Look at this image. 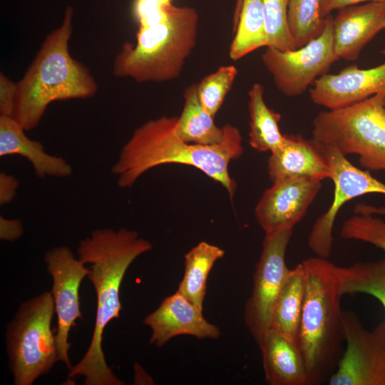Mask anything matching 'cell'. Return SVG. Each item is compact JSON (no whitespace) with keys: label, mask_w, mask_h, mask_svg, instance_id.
<instances>
[{"label":"cell","mask_w":385,"mask_h":385,"mask_svg":"<svg viewBox=\"0 0 385 385\" xmlns=\"http://www.w3.org/2000/svg\"><path fill=\"white\" fill-rule=\"evenodd\" d=\"M304 295L296 343L308 385L320 384L335 371L344 350L337 266L319 257L300 262Z\"/></svg>","instance_id":"277c9868"},{"label":"cell","mask_w":385,"mask_h":385,"mask_svg":"<svg viewBox=\"0 0 385 385\" xmlns=\"http://www.w3.org/2000/svg\"><path fill=\"white\" fill-rule=\"evenodd\" d=\"M19 182L13 175L4 172L0 173V204L5 205L15 198Z\"/></svg>","instance_id":"1f68e13d"},{"label":"cell","mask_w":385,"mask_h":385,"mask_svg":"<svg viewBox=\"0 0 385 385\" xmlns=\"http://www.w3.org/2000/svg\"><path fill=\"white\" fill-rule=\"evenodd\" d=\"M26 130L13 117L0 115V155H19L33 165L36 175L66 178L72 173V168L63 158L48 154L43 145L31 140Z\"/></svg>","instance_id":"d6986e66"},{"label":"cell","mask_w":385,"mask_h":385,"mask_svg":"<svg viewBox=\"0 0 385 385\" xmlns=\"http://www.w3.org/2000/svg\"><path fill=\"white\" fill-rule=\"evenodd\" d=\"M257 344L268 384L308 385L303 358L295 342L270 329Z\"/></svg>","instance_id":"ac0fdd59"},{"label":"cell","mask_w":385,"mask_h":385,"mask_svg":"<svg viewBox=\"0 0 385 385\" xmlns=\"http://www.w3.org/2000/svg\"><path fill=\"white\" fill-rule=\"evenodd\" d=\"M172 5V0H135L133 14L139 29L166 21Z\"/></svg>","instance_id":"f546056e"},{"label":"cell","mask_w":385,"mask_h":385,"mask_svg":"<svg viewBox=\"0 0 385 385\" xmlns=\"http://www.w3.org/2000/svg\"><path fill=\"white\" fill-rule=\"evenodd\" d=\"M384 29H385V26H384Z\"/></svg>","instance_id":"8d00e7d4"},{"label":"cell","mask_w":385,"mask_h":385,"mask_svg":"<svg viewBox=\"0 0 385 385\" xmlns=\"http://www.w3.org/2000/svg\"><path fill=\"white\" fill-rule=\"evenodd\" d=\"M237 30L229 56L237 61L261 47H267L262 0H238Z\"/></svg>","instance_id":"cb8c5ba5"},{"label":"cell","mask_w":385,"mask_h":385,"mask_svg":"<svg viewBox=\"0 0 385 385\" xmlns=\"http://www.w3.org/2000/svg\"><path fill=\"white\" fill-rule=\"evenodd\" d=\"M55 305L51 292L21 304L6 330L9 369L15 385H32L58 361L51 329Z\"/></svg>","instance_id":"52a82bcc"},{"label":"cell","mask_w":385,"mask_h":385,"mask_svg":"<svg viewBox=\"0 0 385 385\" xmlns=\"http://www.w3.org/2000/svg\"><path fill=\"white\" fill-rule=\"evenodd\" d=\"M22 222L18 219H7L0 216V238L2 240L14 242L24 234Z\"/></svg>","instance_id":"d6a6232c"},{"label":"cell","mask_w":385,"mask_h":385,"mask_svg":"<svg viewBox=\"0 0 385 385\" xmlns=\"http://www.w3.org/2000/svg\"><path fill=\"white\" fill-rule=\"evenodd\" d=\"M18 95L17 82L0 73V115L13 117Z\"/></svg>","instance_id":"4dcf8cb0"},{"label":"cell","mask_w":385,"mask_h":385,"mask_svg":"<svg viewBox=\"0 0 385 385\" xmlns=\"http://www.w3.org/2000/svg\"><path fill=\"white\" fill-rule=\"evenodd\" d=\"M144 324L152 332L150 344L158 347L178 335L215 339L221 334L219 328L204 317L202 310L178 292L165 297L159 307L144 319Z\"/></svg>","instance_id":"9a60e30c"},{"label":"cell","mask_w":385,"mask_h":385,"mask_svg":"<svg viewBox=\"0 0 385 385\" xmlns=\"http://www.w3.org/2000/svg\"><path fill=\"white\" fill-rule=\"evenodd\" d=\"M384 94L319 112L313 120L312 139L344 155H358L361 165L368 170H385Z\"/></svg>","instance_id":"8992f818"},{"label":"cell","mask_w":385,"mask_h":385,"mask_svg":"<svg viewBox=\"0 0 385 385\" xmlns=\"http://www.w3.org/2000/svg\"><path fill=\"white\" fill-rule=\"evenodd\" d=\"M177 116H162L148 120L132 134L123 146L112 172L122 189L130 188L145 172L165 164L193 166L220 183L233 197L237 183L228 170L230 163L243 153L239 129L225 124V138L215 145L186 143L176 133Z\"/></svg>","instance_id":"7a4b0ae2"},{"label":"cell","mask_w":385,"mask_h":385,"mask_svg":"<svg viewBox=\"0 0 385 385\" xmlns=\"http://www.w3.org/2000/svg\"><path fill=\"white\" fill-rule=\"evenodd\" d=\"M371 1L385 3V0H321L320 15L322 19H324L335 9H341L362 2Z\"/></svg>","instance_id":"836d02e7"},{"label":"cell","mask_w":385,"mask_h":385,"mask_svg":"<svg viewBox=\"0 0 385 385\" xmlns=\"http://www.w3.org/2000/svg\"><path fill=\"white\" fill-rule=\"evenodd\" d=\"M318 146L327 162L329 178L334 183V191L330 207L317 220L312 228L308 237V246L317 257L327 259L332 250V230L339 209L346 202L363 195H385V183L367 171L354 166L337 148Z\"/></svg>","instance_id":"8fae6325"},{"label":"cell","mask_w":385,"mask_h":385,"mask_svg":"<svg viewBox=\"0 0 385 385\" xmlns=\"http://www.w3.org/2000/svg\"><path fill=\"white\" fill-rule=\"evenodd\" d=\"M184 106L178 117L176 133L189 143L210 145L220 143L225 138L224 126L220 128L214 118L200 103L197 94V83L186 88Z\"/></svg>","instance_id":"ffe728a7"},{"label":"cell","mask_w":385,"mask_h":385,"mask_svg":"<svg viewBox=\"0 0 385 385\" xmlns=\"http://www.w3.org/2000/svg\"><path fill=\"white\" fill-rule=\"evenodd\" d=\"M340 235L346 240L369 243L385 251V222L374 215L355 213L344 222Z\"/></svg>","instance_id":"f1b7e54d"},{"label":"cell","mask_w":385,"mask_h":385,"mask_svg":"<svg viewBox=\"0 0 385 385\" xmlns=\"http://www.w3.org/2000/svg\"><path fill=\"white\" fill-rule=\"evenodd\" d=\"M198 21L195 9L173 4L166 21L138 29L135 44H123L115 58L113 74L138 83L178 78L195 46Z\"/></svg>","instance_id":"5b68a950"},{"label":"cell","mask_w":385,"mask_h":385,"mask_svg":"<svg viewBox=\"0 0 385 385\" xmlns=\"http://www.w3.org/2000/svg\"><path fill=\"white\" fill-rule=\"evenodd\" d=\"M345 349L329 385H385V321L373 329L351 311H342Z\"/></svg>","instance_id":"9c48e42d"},{"label":"cell","mask_w":385,"mask_h":385,"mask_svg":"<svg viewBox=\"0 0 385 385\" xmlns=\"http://www.w3.org/2000/svg\"><path fill=\"white\" fill-rule=\"evenodd\" d=\"M250 115L249 143L260 152L270 153L280 148L285 137L279 130V113L270 108L265 102L264 88L254 83L248 92Z\"/></svg>","instance_id":"44dd1931"},{"label":"cell","mask_w":385,"mask_h":385,"mask_svg":"<svg viewBox=\"0 0 385 385\" xmlns=\"http://www.w3.org/2000/svg\"><path fill=\"white\" fill-rule=\"evenodd\" d=\"M293 229L267 234L253 277V288L244 319L257 344L270 329L276 301L290 270L285 262Z\"/></svg>","instance_id":"30bf717a"},{"label":"cell","mask_w":385,"mask_h":385,"mask_svg":"<svg viewBox=\"0 0 385 385\" xmlns=\"http://www.w3.org/2000/svg\"><path fill=\"white\" fill-rule=\"evenodd\" d=\"M333 19L330 14L325 17L321 34L299 48L282 51L266 47L262 63L284 96L302 94L339 60L334 50Z\"/></svg>","instance_id":"ba28073f"},{"label":"cell","mask_w":385,"mask_h":385,"mask_svg":"<svg viewBox=\"0 0 385 385\" xmlns=\"http://www.w3.org/2000/svg\"><path fill=\"white\" fill-rule=\"evenodd\" d=\"M385 26V3L371 1L339 9L333 19L337 57L356 60L364 46Z\"/></svg>","instance_id":"2e32d148"},{"label":"cell","mask_w":385,"mask_h":385,"mask_svg":"<svg viewBox=\"0 0 385 385\" xmlns=\"http://www.w3.org/2000/svg\"><path fill=\"white\" fill-rule=\"evenodd\" d=\"M73 9L68 6L61 24L51 31L22 78L14 118L26 131L34 129L47 107L56 101L93 96L98 85L89 69L68 51L73 32Z\"/></svg>","instance_id":"3957f363"},{"label":"cell","mask_w":385,"mask_h":385,"mask_svg":"<svg viewBox=\"0 0 385 385\" xmlns=\"http://www.w3.org/2000/svg\"><path fill=\"white\" fill-rule=\"evenodd\" d=\"M282 145L271 153L267 162L272 182L290 177H308L322 180L329 178L327 162L320 148L312 138L284 135Z\"/></svg>","instance_id":"e0dca14e"},{"label":"cell","mask_w":385,"mask_h":385,"mask_svg":"<svg viewBox=\"0 0 385 385\" xmlns=\"http://www.w3.org/2000/svg\"><path fill=\"white\" fill-rule=\"evenodd\" d=\"M150 241L140 237L137 232L99 229L83 240L78 248V259L90 263L88 274L96 293V314L90 345L78 364L69 369L68 378L83 376L84 385H123L108 366L102 342L106 325L118 319L122 309L120 287L132 262L152 250Z\"/></svg>","instance_id":"6da1fadb"},{"label":"cell","mask_w":385,"mask_h":385,"mask_svg":"<svg viewBox=\"0 0 385 385\" xmlns=\"http://www.w3.org/2000/svg\"><path fill=\"white\" fill-rule=\"evenodd\" d=\"M46 268L53 280L51 293L57 314L58 326L56 344L58 361L63 362L70 369L72 365L68 357L71 344L68 334L76 325L75 321L82 319L80 310L79 287L83 279L91 270L76 259L67 247L58 246L46 252L44 255Z\"/></svg>","instance_id":"7c38bea8"},{"label":"cell","mask_w":385,"mask_h":385,"mask_svg":"<svg viewBox=\"0 0 385 385\" xmlns=\"http://www.w3.org/2000/svg\"><path fill=\"white\" fill-rule=\"evenodd\" d=\"M384 106H385V94H384Z\"/></svg>","instance_id":"d590c367"},{"label":"cell","mask_w":385,"mask_h":385,"mask_svg":"<svg viewBox=\"0 0 385 385\" xmlns=\"http://www.w3.org/2000/svg\"><path fill=\"white\" fill-rule=\"evenodd\" d=\"M304 279L301 264L290 270L276 301L270 329L295 342L298 334L303 300Z\"/></svg>","instance_id":"603a6c76"},{"label":"cell","mask_w":385,"mask_h":385,"mask_svg":"<svg viewBox=\"0 0 385 385\" xmlns=\"http://www.w3.org/2000/svg\"><path fill=\"white\" fill-rule=\"evenodd\" d=\"M272 183L255 208L257 221L265 235L293 229L322 187V180L308 177L285 178Z\"/></svg>","instance_id":"4fadbf2b"},{"label":"cell","mask_w":385,"mask_h":385,"mask_svg":"<svg viewBox=\"0 0 385 385\" xmlns=\"http://www.w3.org/2000/svg\"><path fill=\"white\" fill-rule=\"evenodd\" d=\"M225 255L220 247L202 241L185 255V271L178 292L203 311L206 282L215 262Z\"/></svg>","instance_id":"7402d4cb"},{"label":"cell","mask_w":385,"mask_h":385,"mask_svg":"<svg viewBox=\"0 0 385 385\" xmlns=\"http://www.w3.org/2000/svg\"><path fill=\"white\" fill-rule=\"evenodd\" d=\"M237 74V70L234 66H223L197 83L199 101L213 117L221 108Z\"/></svg>","instance_id":"4316f807"},{"label":"cell","mask_w":385,"mask_h":385,"mask_svg":"<svg viewBox=\"0 0 385 385\" xmlns=\"http://www.w3.org/2000/svg\"><path fill=\"white\" fill-rule=\"evenodd\" d=\"M354 212L385 215V207H376L372 205L359 204L355 207Z\"/></svg>","instance_id":"e575fe53"},{"label":"cell","mask_w":385,"mask_h":385,"mask_svg":"<svg viewBox=\"0 0 385 385\" xmlns=\"http://www.w3.org/2000/svg\"><path fill=\"white\" fill-rule=\"evenodd\" d=\"M385 55V50L383 51ZM385 93V61L362 69L351 66L337 74L318 78L309 90L312 101L329 110L344 108L374 95Z\"/></svg>","instance_id":"5bb4252c"},{"label":"cell","mask_w":385,"mask_h":385,"mask_svg":"<svg viewBox=\"0 0 385 385\" xmlns=\"http://www.w3.org/2000/svg\"><path fill=\"white\" fill-rule=\"evenodd\" d=\"M289 1V0H262L267 47L282 51L294 49L287 23Z\"/></svg>","instance_id":"83f0119b"},{"label":"cell","mask_w":385,"mask_h":385,"mask_svg":"<svg viewBox=\"0 0 385 385\" xmlns=\"http://www.w3.org/2000/svg\"><path fill=\"white\" fill-rule=\"evenodd\" d=\"M321 0H289L287 11L289 31L294 48L317 37L324 26L320 15Z\"/></svg>","instance_id":"484cf974"},{"label":"cell","mask_w":385,"mask_h":385,"mask_svg":"<svg viewBox=\"0 0 385 385\" xmlns=\"http://www.w3.org/2000/svg\"><path fill=\"white\" fill-rule=\"evenodd\" d=\"M342 294H369L385 310V258L377 261L359 262L348 267H338Z\"/></svg>","instance_id":"d4e9b609"}]
</instances>
